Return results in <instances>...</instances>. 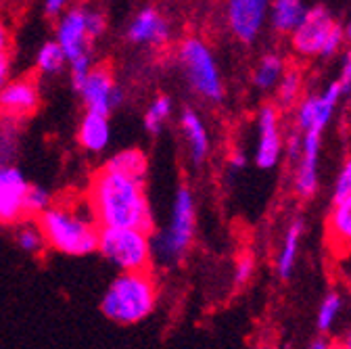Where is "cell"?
I'll return each mask as SVG.
<instances>
[{"mask_svg":"<svg viewBox=\"0 0 351 349\" xmlns=\"http://www.w3.org/2000/svg\"><path fill=\"white\" fill-rule=\"evenodd\" d=\"M351 193V157L343 163L341 171H339V178L335 184V193H332V201L343 199Z\"/></svg>","mask_w":351,"mask_h":349,"instance_id":"28","label":"cell"},{"mask_svg":"<svg viewBox=\"0 0 351 349\" xmlns=\"http://www.w3.org/2000/svg\"><path fill=\"white\" fill-rule=\"evenodd\" d=\"M197 228V207L195 197L189 186H180L176 191L169 220L157 232L153 243V259H157L161 266H173L186 255Z\"/></svg>","mask_w":351,"mask_h":349,"instance_id":"5","label":"cell"},{"mask_svg":"<svg viewBox=\"0 0 351 349\" xmlns=\"http://www.w3.org/2000/svg\"><path fill=\"white\" fill-rule=\"evenodd\" d=\"M307 7L305 0H272L270 3V23L278 34H291L303 19Z\"/></svg>","mask_w":351,"mask_h":349,"instance_id":"18","label":"cell"},{"mask_svg":"<svg viewBox=\"0 0 351 349\" xmlns=\"http://www.w3.org/2000/svg\"><path fill=\"white\" fill-rule=\"evenodd\" d=\"M151 230L134 226H101L97 251L119 272L149 270L153 261Z\"/></svg>","mask_w":351,"mask_h":349,"instance_id":"6","label":"cell"},{"mask_svg":"<svg viewBox=\"0 0 351 349\" xmlns=\"http://www.w3.org/2000/svg\"><path fill=\"white\" fill-rule=\"evenodd\" d=\"M173 111V101L167 95H159L151 101V105L145 111V128L151 134H159L165 121L171 117Z\"/></svg>","mask_w":351,"mask_h":349,"instance_id":"22","label":"cell"},{"mask_svg":"<svg viewBox=\"0 0 351 349\" xmlns=\"http://www.w3.org/2000/svg\"><path fill=\"white\" fill-rule=\"evenodd\" d=\"M169 36H171V29H169L167 19L153 7L141 9L128 25V40L132 45L161 47L169 40Z\"/></svg>","mask_w":351,"mask_h":349,"instance_id":"14","label":"cell"},{"mask_svg":"<svg viewBox=\"0 0 351 349\" xmlns=\"http://www.w3.org/2000/svg\"><path fill=\"white\" fill-rule=\"evenodd\" d=\"M257 149H255V165L261 169H272L280 161L282 155V132L280 117L276 107H261L257 115Z\"/></svg>","mask_w":351,"mask_h":349,"instance_id":"12","label":"cell"},{"mask_svg":"<svg viewBox=\"0 0 351 349\" xmlns=\"http://www.w3.org/2000/svg\"><path fill=\"white\" fill-rule=\"evenodd\" d=\"M312 347H314V349H326V347H330V343H326L324 339H320V341H314Z\"/></svg>","mask_w":351,"mask_h":349,"instance_id":"36","label":"cell"},{"mask_svg":"<svg viewBox=\"0 0 351 349\" xmlns=\"http://www.w3.org/2000/svg\"><path fill=\"white\" fill-rule=\"evenodd\" d=\"M82 97L86 111H97L109 115L121 103V91L113 80V73L107 67H97L84 75V80L75 86Z\"/></svg>","mask_w":351,"mask_h":349,"instance_id":"9","label":"cell"},{"mask_svg":"<svg viewBox=\"0 0 351 349\" xmlns=\"http://www.w3.org/2000/svg\"><path fill=\"white\" fill-rule=\"evenodd\" d=\"M51 203H53V199L47 189L38 186V184H29L25 191V217L40 215Z\"/></svg>","mask_w":351,"mask_h":349,"instance_id":"25","label":"cell"},{"mask_svg":"<svg viewBox=\"0 0 351 349\" xmlns=\"http://www.w3.org/2000/svg\"><path fill=\"white\" fill-rule=\"evenodd\" d=\"M272 0H228L226 21L232 36L245 45L255 42L268 21Z\"/></svg>","mask_w":351,"mask_h":349,"instance_id":"10","label":"cell"},{"mask_svg":"<svg viewBox=\"0 0 351 349\" xmlns=\"http://www.w3.org/2000/svg\"><path fill=\"white\" fill-rule=\"evenodd\" d=\"M77 143L88 153H103L111 143V123L109 115L97 113V111H86L77 125Z\"/></svg>","mask_w":351,"mask_h":349,"instance_id":"16","label":"cell"},{"mask_svg":"<svg viewBox=\"0 0 351 349\" xmlns=\"http://www.w3.org/2000/svg\"><path fill=\"white\" fill-rule=\"evenodd\" d=\"M347 91H349V107H351V86H349V88H347Z\"/></svg>","mask_w":351,"mask_h":349,"instance_id":"39","label":"cell"},{"mask_svg":"<svg viewBox=\"0 0 351 349\" xmlns=\"http://www.w3.org/2000/svg\"><path fill=\"white\" fill-rule=\"evenodd\" d=\"M29 182L15 165L0 163V224L25 220V191Z\"/></svg>","mask_w":351,"mask_h":349,"instance_id":"11","label":"cell"},{"mask_svg":"<svg viewBox=\"0 0 351 349\" xmlns=\"http://www.w3.org/2000/svg\"><path fill=\"white\" fill-rule=\"evenodd\" d=\"M335 25H337V21L324 7L307 9L303 19L291 32L293 49L301 57H318Z\"/></svg>","mask_w":351,"mask_h":349,"instance_id":"8","label":"cell"},{"mask_svg":"<svg viewBox=\"0 0 351 349\" xmlns=\"http://www.w3.org/2000/svg\"><path fill=\"white\" fill-rule=\"evenodd\" d=\"M341 305H343V301H341V297L337 293H328L322 299L320 310H318V328L322 333L332 328V324H335V320H337V316L341 312Z\"/></svg>","mask_w":351,"mask_h":349,"instance_id":"26","label":"cell"},{"mask_svg":"<svg viewBox=\"0 0 351 349\" xmlns=\"http://www.w3.org/2000/svg\"><path fill=\"white\" fill-rule=\"evenodd\" d=\"M71 0H44V13L49 17H59L63 11L69 9Z\"/></svg>","mask_w":351,"mask_h":349,"instance_id":"30","label":"cell"},{"mask_svg":"<svg viewBox=\"0 0 351 349\" xmlns=\"http://www.w3.org/2000/svg\"><path fill=\"white\" fill-rule=\"evenodd\" d=\"M301 73L299 69H285L282 77L276 84V97H278V105L280 107H291L299 95H301Z\"/></svg>","mask_w":351,"mask_h":349,"instance_id":"23","label":"cell"},{"mask_svg":"<svg viewBox=\"0 0 351 349\" xmlns=\"http://www.w3.org/2000/svg\"><path fill=\"white\" fill-rule=\"evenodd\" d=\"M145 178L105 163L90 180L86 203L99 226H134L151 230L153 211Z\"/></svg>","mask_w":351,"mask_h":349,"instance_id":"1","label":"cell"},{"mask_svg":"<svg viewBox=\"0 0 351 349\" xmlns=\"http://www.w3.org/2000/svg\"><path fill=\"white\" fill-rule=\"evenodd\" d=\"M287 69V63L280 55L276 53H268L259 59V63L253 69V86L257 91H272L276 88L278 80L282 77Z\"/></svg>","mask_w":351,"mask_h":349,"instance_id":"19","label":"cell"},{"mask_svg":"<svg viewBox=\"0 0 351 349\" xmlns=\"http://www.w3.org/2000/svg\"><path fill=\"white\" fill-rule=\"evenodd\" d=\"M255 272V255L253 253H241L234 264V282L247 285Z\"/></svg>","mask_w":351,"mask_h":349,"instance_id":"27","label":"cell"},{"mask_svg":"<svg viewBox=\"0 0 351 349\" xmlns=\"http://www.w3.org/2000/svg\"><path fill=\"white\" fill-rule=\"evenodd\" d=\"M38 228L47 247L57 253L84 257L97 251L101 226L86 201L51 203L38 215Z\"/></svg>","mask_w":351,"mask_h":349,"instance_id":"2","label":"cell"},{"mask_svg":"<svg viewBox=\"0 0 351 349\" xmlns=\"http://www.w3.org/2000/svg\"><path fill=\"white\" fill-rule=\"evenodd\" d=\"M180 130H182V136L184 143L189 147L191 159L195 163H203L209 155V130L203 121V117L195 111V109H184L180 113Z\"/></svg>","mask_w":351,"mask_h":349,"instance_id":"17","label":"cell"},{"mask_svg":"<svg viewBox=\"0 0 351 349\" xmlns=\"http://www.w3.org/2000/svg\"><path fill=\"white\" fill-rule=\"evenodd\" d=\"M9 47H11V32H9L7 21L0 17V55L9 53Z\"/></svg>","mask_w":351,"mask_h":349,"instance_id":"34","label":"cell"},{"mask_svg":"<svg viewBox=\"0 0 351 349\" xmlns=\"http://www.w3.org/2000/svg\"><path fill=\"white\" fill-rule=\"evenodd\" d=\"M40 105V88L38 82L32 77L9 80L5 88L0 91V115L7 121H19L36 113Z\"/></svg>","mask_w":351,"mask_h":349,"instance_id":"13","label":"cell"},{"mask_svg":"<svg viewBox=\"0 0 351 349\" xmlns=\"http://www.w3.org/2000/svg\"><path fill=\"white\" fill-rule=\"evenodd\" d=\"M107 29L105 15L97 9L73 7L59 15L55 40L65 53L73 88L93 69V42Z\"/></svg>","mask_w":351,"mask_h":349,"instance_id":"3","label":"cell"},{"mask_svg":"<svg viewBox=\"0 0 351 349\" xmlns=\"http://www.w3.org/2000/svg\"><path fill=\"white\" fill-rule=\"evenodd\" d=\"M17 245L21 251L25 253H40L47 243H44V237H42V230L38 228V224H23L19 230H17Z\"/></svg>","mask_w":351,"mask_h":349,"instance_id":"24","label":"cell"},{"mask_svg":"<svg viewBox=\"0 0 351 349\" xmlns=\"http://www.w3.org/2000/svg\"><path fill=\"white\" fill-rule=\"evenodd\" d=\"M11 80V57L9 53L0 55V91L5 88V84Z\"/></svg>","mask_w":351,"mask_h":349,"instance_id":"32","label":"cell"},{"mask_svg":"<svg viewBox=\"0 0 351 349\" xmlns=\"http://www.w3.org/2000/svg\"><path fill=\"white\" fill-rule=\"evenodd\" d=\"M303 237V222L295 220L285 234L280 253H278V261H276V268H278V276L280 278H291L293 270H295V261H297V253H299V239Z\"/></svg>","mask_w":351,"mask_h":349,"instance_id":"20","label":"cell"},{"mask_svg":"<svg viewBox=\"0 0 351 349\" xmlns=\"http://www.w3.org/2000/svg\"><path fill=\"white\" fill-rule=\"evenodd\" d=\"M230 165H232L234 169H243V167L247 165V155H245L243 151H234V153L230 155Z\"/></svg>","mask_w":351,"mask_h":349,"instance_id":"35","label":"cell"},{"mask_svg":"<svg viewBox=\"0 0 351 349\" xmlns=\"http://www.w3.org/2000/svg\"><path fill=\"white\" fill-rule=\"evenodd\" d=\"M343 347H347V349H351V330L347 333V337H345V341H343Z\"/></svg>","mask_w":351,"mask_h":349,"instance_id":"37","label":"cell"},{"mask_svg":"<svg viewBox=\"0 0 351 349\" xmlns=\"http://www.w3.org/2000/svg\"><path fill=\"white\" fill-rule=\"evenodd\" d=\"M67 65V59H65V53L63 49L59 47L57 40H49L44 42V45L38 49L36 53V67L40 73L44 75H57L65 69Z\"/></svg>","mask_w":351,"mask_h":349,"instance_id":"21","label":"cell"},{"mask_svg":"<svg viewBox=\"0 0 351 349\" xmlns=\"http://www.w3.org/2000/svg\"><path fill=\"white\" fill-rule=\"evenodd\" d=\"M343 38H345V32H343V27L341 25H335L332 27V32L328 34V38H326V42H324V47H322V57H330V55H335L339 49H341V45H343Z\"/></svg>","mask_w":351,"mask_h":349,"instance_id":"29","label":"cell"},{"mask_svg":"<svg viewBox=\"0 0 351 349\" xmlns=\"http://www.w3.org/2000/svg\"><path fill=\"white\" fill-rule=\"evenodd\" d=\"M339 84L347 91L351 86V51H347L345 59H343V67H341V75H339Z\"/></svg>","mask_w":351,"mask_h":349,"instance_id":"33","label":"cell"},{"mask_svg":"<svg viewBox=\"0 0 351 349\" xmlns=\"http://www.w3.org/2000/svg\"><path fill=\"white\" fill-rule=\"evenodd\" d=\"M326 239L335 255L351 253V193L335 201L326 222Z\"/></svg>","mask_w":351,"mask_h":349,"instance_id":"15","label":"cell"},{"mask_svg":"<svg viewBox=\"0 0 351 349\" xmlns=\"http://www.w3.org/2000/svg\"><path fill=\"white\" fill-rule=\"evenodd\" d=\"M180 67L191 88L205 101L217 103L224 99V80L219 65L201 38H186L178 49Z\"/></svg>","mask_w":351,"mask_h":349,"instance_id":"7","label":"cell"},{"mask_svg":"<svg viewBox=\"0 0 351 349\" xmlns=\"http://www.w3.org/2000/svg\"><path fill=\"white\" fill-rule=\"evenodd\" d=\"M287 155L293 161H297L299 155H301V134H299V130L291 134V139H287Z\"/></svg>","mask_w":351,"mask_h":349,"instance_id":"31","label":"cell"},{"mask_svg":"<svg viewBox=\"0 0 351 349\" xmlns=\"http://www.w3.org/2000/svg\"><path fill=\"white\" fill-rule=\"evenodd\" d=\"M345 38H347V40L351 42V21H349V25L345 27Z\"/></svg>","mask_w":351,"mask_h":349,"instance_id":"38","label":"cell"},{"mask_svg":"<svg viewBox=\"0 0 351 349\" xmlns=\"http://www.w3.org/2000/svg\"><path fill=\"white\" fill-rule=\"evenodd\" d=\"M157 308V282L149 270L119 272L107 287L101 310L121 326H134L147 320Z\"/></svg>","mask_w":351,"mask_h":349,"instance_id":"4","label":"cell"}]
</instances>
